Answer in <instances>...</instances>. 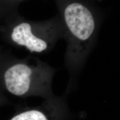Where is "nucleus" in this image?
I'll list each match as a JSON object with an SVG mask.
<instances>
[{
    "instance_id": "nucleus-4",
    "label": "nucleus",
    "mask_w": 120,
    "mask_h": 120,
    "mask_svg": "<svg viewBox=\"0 0 120 120\" xmlns=\"http://www.w3.org/2000/svg\"><path fill=\"white\" fill-rule=\"evenodd\" d=\"M70 116L65 96L55 95L38 106L16 112L8 120H67Z\"/></svg>"
},
{
    "instance_id": "nucleus-2",
    "label": "nucleus",
    "mask_w": 120,
    "mask_h": 120,
    "mask_svg": "<svg viewBox=\"0 0 120 120\" xmlns=\"http://www.w3.org/2000/svg\"><path fill=\"white\" fill-rule=\"evenodd\" d=\"M55 73V68L35 57L19 58L0 52V87L15 97L47 99L54 96Z\"/></svg>"
},
{
    "instance_id": "nucleus-1",
    "label": "nucleus",
    "mask_w": 120,
    "mask_h": 120,
    "mask_svg": "<svg viewBox=\"0 0 120 120\" xmlns=\"http://www.w3.org/2000/svg\"><path fill=\"white\" fill-rule=\"evenodd\" d=\"M67 42L65 64L71 77L83 66L97 35L98 20L94 10L84 0H55Z\"/></svg>"
},
{
    "instance_id": "nucleus-5",
    "label": "nucleus",
    "mask_w": 120,
    "mask_h": 120,
    "mask_svg": "<svg viewBox=\"0 0 120 120\" xmlns=\"http://www.w3.org/2000/svg\"><path fill=\"white\" fill-rule=\"evenodd\" d=\"M25 0H0V23L19 14L18 7Z\"/></svg>"
},
{
    "instance_id": "nucleus-6",
    "label": "nucleus",
    "mask_w": 120,
    "mask_h": 120,
    "mask_svg": "<svg viewBox=\"0 0 120 120\" xmlns=\"http://www.w3.org/2000/svg\"><path fill=\"white\" fill-rule=\"evenodd\" d=\"M7 102V100L5 96L4 92L0 87V107L5 105Z\"/></svg>"
},
{
    "instance_id": "nucleus-3",
    "label": "nucleus",
    "mask_w": 120,
    "mask_h": 120,
    "mask_svg": "<svg viewBox=\"0 0 120 120\" xmlns=\"http://www.w3.org/2000/svg\"><path fill=\"white\" fill-rule=\"evenodd\" d=\"M0 31L7 42L32 53L49 52L58 40L64 37L60 16L43 21H33L17 14L1 22Z\"/></svg>"
}]
</instances>
